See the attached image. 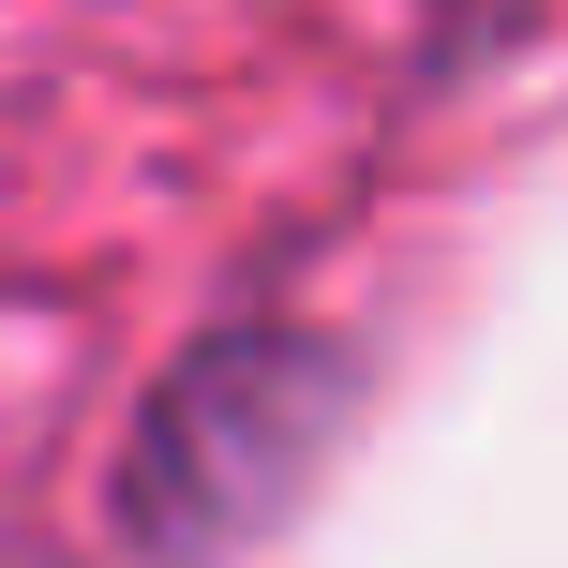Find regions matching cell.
Here are the masks:
<instances>
[{"label":"cell","mask_w":568,"mask_h":568,"mask_svg":"<svg viewBox=\"0 0 568 568\" xmlns=\"http://www.w3.org/2000/svg\"><path fill=\"white\" fill-rule=\"evenodd\" d=\"M434 30H494V16H539V0H419Z\"/></svg>","instance_id":"2"},{"label":"cell","mask_w":568,"mask_h":568,"mask_svg":"<svg viewBox=\"0 0 568 568\" xmlns=\"http://www.w3.org/2000/svg\"><path fill=\"white\" fill-rule=\"evenodd\" d=\"M359 419V344L314 314H225L165 359V389L120 434V539L150 568H240L329 479Z\"/></svg>","instance_id":"1"},{"label":"cell","mask_w":568,"mask_h":568,"mask_svg":"<svg viewBox=\"0 0 568 568\" xmlns=\"http://www.w3.org/2000/svg\"><path fill=\"white\" fill-rule=\"evenodd\" d=\"M0 568H30V554H16V524H0Z\"/></svg>","instance_id":"3"}]
</instances>
